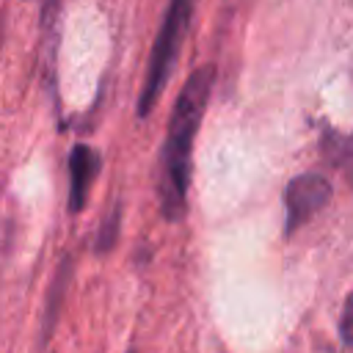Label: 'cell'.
<instances>
[{
  "mask_svg": "<svg viewBox=\"0 0 353 353\" xmlns=\"http://www.w3.org/2000/svg\"><path fill=\"white\" fill-rule=\"evenodd\" d=\"M212 66L196 69L188 83L179 91V99L174 105L168 135L163 146V179H160V199L163 212L171 221H179L185 215V193H188V176H190V149L196 130L201 124L210 88H212Z\"/></svg>",
  "mask_w": 353,
  "mask_h": 353,
  "instance_id": "6da1fadb",
  "label": "cell"
},
{
  "mask_svg": "<svg viewBox=\"0 0 353 353\" xmlns=\"http://www.w3.org/2000/svg\"><path fill=\"white\" fill-rule=\"evenodd\" d=\"M193 11V0H171L165 19L160 25V33L154 39L152 47V58H149V69H146V80L141 88V99H138V113L146 116L152 110V105L157 102V97L163 94V85L171 74L174 58L179 52V41L188 30V19Z\"/></svg>",
  "mask_w": 353,
  "mask_h": 353,
  "instance_id": "7a4b0ae2",
  "label": "cell"
},
{
  "mask_svg": "<svg viewBox=\"0 0 353 353\" xmlns=\"http://www.w3.org/2000/svg\"><path fill=\"white\" fill-rule=\"evenodd\" d=\"M331 196V185L320 174H301L284 188V234H292L303 221H309L317 210L325 207Z\"/></svg>",
  "mask_w": 353,
  "mask_h": 353,
  "instance_id": "3957f363",
  "label": "cell"
},
{
  "mask_svg": "<svg viewBox=\"0 0 353 353\" xmlns=\"http://www.w3.org/2000/svg\"><path fill=\"white\" fill-rule=\"evenodd\" d=\"M97 168H99L97 152L91 146H85V143H77L72 149V157H69V174H72V179H69V210L72 212L83 210Z\"/></svg>",
  "mask_w": 353,
  "mask_h": 353,
  "instance_id": "277c9868",
  "label": "cell"
},
{
  "mask_svg": "<svg viewBox=\"0 0 353 353\" xmlns=\"http://www.w3.org/2000/svg\"><path fill=\"white\" fill-rule=\"evenodd\" d=\"M323 146H325L328 160H331L334 165H339V168L345 171V176L350 179V185H353V135L328 132L325 141H323Z\"/></svg>",
  "mask_w": 353,
  "mask_h": 353,
  "instance_id": "5b68a950",
  "label": "cell"
},
{
  "mask_svg": "<svg viewBox=\"0 0 353 353\" xmlns=\"http://www.w3.org/2000/svg\"><path fill=\"white\" fill-rule=\"evenodd\" d=\"M66 276H69V262L61 265V273H58V279L52 281V292H50V301H47V317H44V336H50L52 320H55V314H58V303H61V292H63Z\"/></svg>",
  "mask_w": 353,
  "mask_h": 353,
  "instance_id": "8992f818",
  "label": "cell"
},
{
  "mask_svg": "<svg viewBox=\"0 0 353 353\" xmlns=\"http://www.w3.org/2000/svg\"><path fill=\"white\" fill-rule=\"evenodd\" d=\"M339 334H342V342L353 347V295L345 301L342 320H339Z\"/></svg>",
  "mask_w": 353,
  "mask_h": 353,
  "instance_id": "52a82bcc",
  "label": "cell"
},
{
  "mask_svg": "<svg viewBox=\"0 0 353 353\" xmlns=\"http://www.w3.org/2000/svg\"><path fill=\"white\" fill-rule=\"evenodd\" d=\"M116 226H119V221H116V215H113V218H108V223H105V232L99 234V243H97V245H99L102 251L113 245V237H116Z\"/></svg>",
  "mask_w": 353,
  "mask_h": 353,
  "instance_id": "ba28073f",
  "label": "cell"
}]
</instances>
